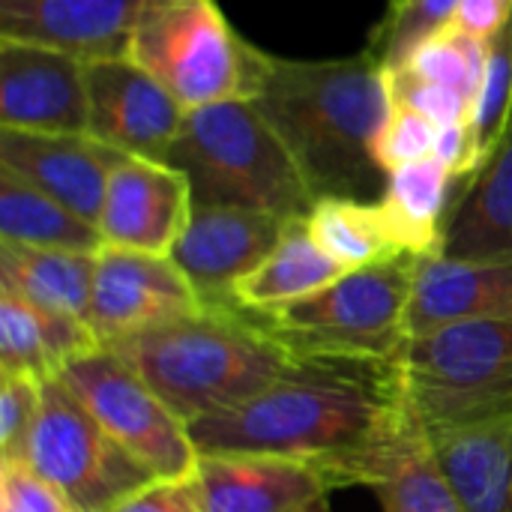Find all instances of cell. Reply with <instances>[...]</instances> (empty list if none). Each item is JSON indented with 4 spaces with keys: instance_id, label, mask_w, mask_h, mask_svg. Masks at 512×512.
Instances as JSON below:
<instances>
[{
    "instance_id": "cell-1",
    "label": "cell",
    "mask_w": 512,
    "mask_h": 512,
    "mask_svg": "<svg viewBox=\"0 0 512 512\" xmlns=\"http://www.w3.org/2000/svg\"><path fill=\"white\" fill-rule=\"evenodd\" d=\"M411 423L396 360L315 357L189 432L198 456H282L315 468L330 489H372Z\"/></svg>"
},
{
    "instance_id": "cell-2",
    "label": "cell",
    "mask_w": 512,
    "mask_h": 512,
    "mask_svg": "<svg viewBox=\"0 0 512 512\" xmlns=\"http://www.w3.org/2000/svg\"><path fill=\"white\" fill-rule=\"evenodd\" d=\"M252 102L288 147L315 201H381L390 174L375 162V141L393 102L372 54L321 63L270 57L267 81Z\"/></svg>"
},
{
    "instance_id": "cell-3",
    "label": "cell",
    "mask_w": 512,
    "mask_h": 512,
    "mask_svg": "<svg viewBox=\"0 0 512 512\" xmlns=\"http://www.w3.org/2000/svg\"><path fill=\"white\" fill-rule=\"evenodd\" d=\"M105 348L123 357L186 423L246 402L297 363L255 312L231 303H207Z\"/></svg>"
},
{
    "instance_id": "cell-4",
    "label": "cell",
    "mask_w": 512,
    "mask_h": 512,
    "mask_svg": "<svg viewBox=\"0 0 512 512\" xmlns=\"http://www.w3.org/2000/svg\"><path fill=\"white\" fill-rule=\"evenodd\" d=\"M186 174L195 207H243L279 219L309 216L315 198L255 102L189 111L162 159Z\"/></svg>"
},
{
    "instance_id": "cell-5",
    "label": "cell",
    "mask_w": 512,
    "mask_h": 512,
    "mask_svg": "<svg viewBox=\"0 0 512 512\" xmlns=\"http://www.w3.org/2000/svg\"><path fill=\"white\" fill-rule=\"evenodd\" d=\"M408 411L426 435L512 417V321H456L408 336Z\"/></svg>"
},
{
    "instance_id": "cell-6",
    "label": "cell",
    "mask_w": 512,
    "mask_h": 512,
    "mask_svg": "<svg viewBox=\"0 0 512 512\" xmlns=\"http://www.w3.org/2000/svg\"><path fill=\"white\" fill-rule=\"evenodd\" d=\"M417 255L351 270L324 291L255 312L294 360H399L408 342V300Z\"/></svg>"
},
{
    "instance_id": "cell-7",
    "label": "cell",
    "mask_w": 512,
    "mask_h": 512,
    "mask_svg": "<svg viewBox=\"0 0 512 512\" xmlns=\"http://www.w3.org/2000/svg\"><path fill=\"white\" fill-rule=\"evenodd\" d=\"M129 60L147 69L180 108L252 102L270 57L243 42L213 0H159L135 27Z\"/></svg>"
},
{
    "instance_id": "cell-8",
    "label": "cell",
    "mask_w": 512,
    "mask_h": 512,
    "mask_svg": "<svg viewBox=\"0 0 512 512\" xmlns=\"http://www.w3.org/2000/svg\"><path fill=\"white\" fill-rule=\"evenodd\" d=\"M24 459L78 512H111L159 480L93 420L60 378L42 381V405Z\"/></svg>"
},
{
    "instance_id": "cell-9",
    "label": "cell",
    "mask_w": 512,
    "mask_h": 512,
    "mask_svg": "<svg viewBox=\"0 0 512 512\" xmlns=\"http://www.w3.org/2000/svg\"><path fill=\"white\" fill-rule=\"evenodd\" d=\"M54 378L93 420L159 480H186L198 468L189 423L111 348L69 360Z\"/></svg>"
},
{
    "instance_id": "cell-10",
    "label": "cell",
    "mask_w": 512,
    "mask_h": 512,
    "mask_svg": "<svg viewBox=\"0 0 512 512\" xmlns=\"http://www.w3.org/2000/svg\"><path fill=\"white\" fill-rule=\"evenodd\" d=\"M204 306V297L171 258L120 246L99 249L87 324L102 345L192 315Z\"/></svg>"
},
{
    "instance_id": "cell-11",
    "label": "cell",
    "mask_w": 512,
    "mask_h": 512,
    "mask_svg": "<svg viewBox=\"0 0 512 512\" xmlns=\"http://www.w3.org/2000/svg\"><path fill=\"white\" fill-rule=\"evenodd\" d=\"M87 102L90 138L156 162L165 159L186 120L180 102L129 57L87 63Z\"/></svg>"
},
{
    "instance_id": "cell-12",
    "label": "cell",
    "mask_w": 512,
    "mask_h": 512,
    "mask_svg": "<svg viewBox=\"0 0 512 512\" xmlns=\"http://www.w3.org/2000/svg\"><path fill=\"white\" fill-rule=\"evenodd\" d=\"M0 123L45 135H87V63L30 42L0 39Z\"/></svg>"
},
{
    "instance_id": "cell-13",
    "label": "cell",
    "mask_w": 512,
    "mask_h": 512,
    "mask_svg": "<svg viewBox=\"0 0 512 512\" xmlns=\"http://www.w3.org/2000/svg\"><path fill=\"white\" fill-rule=\"evenodd\" d=\"M192 186L183 171L126 156L105 189L99 234L105 246L171 258L192 216Z\"/></svg>"
},
{
    "instance_id": "cell-14",
    "label": "cell",
    "mask_w": 512,
    "mask_h": 512,
    "mask_svg": "<svg viewBox=\"0 0 512 512\" xmlns=\"http://www.w3.org/2000/svg\"><path fill=\"white\" fill-rule=\"evenodd\" d=\"M288 219L243 207H192L171 261L186 273L204 303H231L234 288L279 243Z\"/></svg>"
},
{
    "instance_id": "cell-15",
    "label": "cell",
    "mask_w": 512,
    "mask_h": 512,
    "mask_svg": "<svg viewBox=\"0 0 512 512\" xmlns=\"http://www.w3.org/2000/svg\"><path fill=\"white\" fill-rule=\"evenodd\" d=\"M159 0H0V39L72 54L84 63L129 57L138 21Z\"/></svg>"
},
{
    "instance_id": "cell-16",
    "label": "cell",
    "mask_w": 512,
    "mask_h": 512,
    "mask_svg": "<svg viewBox=\"0 0 512 512\" xmlns=\"http://www.w3.org/2000/svg\"><path fill=\"white\" fill-rule=\"evenodd\" d=\"M123 159L126 153L90 135L0 129V168L18 174L96 228L108 180Z\"/></svg>"
},
{
    "instance_id": "cell-17",
    "label": "cell",
    "mask_w": 512,
    "mask_h": 512,
    "mask_svg": "<svg viewBox=\"0 0 512 512\" xmlns=\"http://www.w3.org/2000/svg\"><path fill=\"white\" fill-rule=\"evenodd\" d=\"M192 477L204 512H333L327 480L282 456L210 453Z\"/></svg>"
},
{
    "instance_id": "cell-18",
    "label": "cell",
    "mask_w": 512,
    "mask_h": 512,
    "mask_svg": "<svg viewBox=\"0 0 512 512\" xmlns=\"http://www.w3.org/2000/svg\"><path fill=\"white\" fill-rule=\"evenodd\" d=\"M456 321H512V261L417 258L408 336Z\"/></svg>"
},
{
    "instance_id": "cell-19",
    "label": "cell",
    "mask_w": 512,
    "mask_h": 512,
    "mask_svg": "<svg viewBox=\"0 0 512 512\" xmlns=\"http://www.w3.org/2000/svg\"><path fill=\"white\" fill-rule=\"evenodd\" d=\"M438 255L512 261V129L453 198Z\"/></svg>"
},
{
    "instance_id": "cell-20",
    "label": "cell",
    "mask_w": 512,
    "mask_h": 512,
    "mask_svg": "<svg viewBox=\"0 0 512 512\" xmlns=\"http://www.w3.org/2000/svg\"><path fill=\"white\" fill-rule=\"evenodd\" d=\"M426 438L465 512H512V417Z\"/></svg>"
},
{
    "instance_id": "cell-21",
    "label": "cell",
    "mask_w": 512,
    "mask_h": 512,
    "mask_svg": "<svg viewBox=\"0 0 512 512\" xmlns=\"http://www.w3.org/2000/svg\"><path fill=\"white\" fill-rule=\"evenodd\" d=\"M99 252L36 249L0 240V288L54 315L87 321Z\"/></svg>"
},
{
    "instance_id": "cell-22",
    "label": "cell",
    "mask_w": 512,
    "mask_h": 512,
    "mask_svg": "<svg viewBox=\"0 0 512 512\" xmlns=\"http://www.w3.org/2000/svg\"><path fill=\"white\" fill-rule=\"evenodd\" d=\"M348 270H342L309 234L306 216L288 219L279 243L273 252L234 288V300L240 309L249 312H267L279 309L297 300H306L336 279H342Z\"/></svg>"
},
{
    "instance_id": "cell-23",
    "label": "cell",
    "mask_w": 512,
    "mask_h": 512,
    "mask_svg": "<svg viewBox=\"0 0 512 512\" xmlns=\"http://www.w3.org/2000/svg\"><path fill=\"white\" fill-rule=\"evenodd\" d=\"M453 183V171L435 156L411 162L387 177L378 210L402 255L420 258L441 252Z\"/></svg>"
},
{
    "instance_id": "cell-24",
    "label": "cell",
    "mask_w": 512,
    "mask_h": 512,
    "mask_svg": "<svg viewBox=\"0 0 512 512\" xmlns=\"http://www.w3.org/2000/svg\"><path fill=\"white\" fill-rule=\"evenodd\" d=\"M0 240L69 252H99L105 246L96 225L6 168H0Z\"/></svg>"
},
{
    "instance_id": "cell-25",
    "label": "cell",
    "mask_w": 512,
    "mask_h": 512,
    "mask_svg": "<svg viewBox=\"0 0 512 512\" xmlns=\"http://www.w3.org/2000/svg\"><path fill=\"white\" fill-rule=\"evenodd\" d=\"M381 512H465L426 432L411 423L372 486Z\"/></svg>"
},
{
    "instance_id": "cell-26",
    "label": "cell",
    "mask_w": 512,
    "mask_h": 512,
    "mask_svg": "<svg viewBox=\"0 0 512 512\" xmlns=\"http://www.w3.org/2000/svg\"><path fill=\"white\" fill-rule=\"evenodd\" d=\"M306 225L315 243L348 273L402 258L381 219L378 201L369 204L354 198H321L309 210Z\"/></svg>"
},
{
    "instance_id": "cell-27",
    "label": "cell",
    "mask_w": 512,
    "mask_h": 512,
    "mask_svg": "<svg viewBox=\"0 0 512 512\" xmlns=\"http://www.w3.org/2000/svg\"><path fill=\"white\" fill-rule=\"evenodd\" d=\"M468 126L477 147V159L483 165L495 153V147L507 138L512 126V18L498 36L489 39L486 69Z\"/></svg>"
},
{
    "instance_id": "cell-28",
    "label": "cell",
    "mask_w": 512,
    "mask_h": 512,
    "mask_svg": "<svg viewBox=\"0 0 512 512\" xmlns=\"http://www.w3.org/2000/svg\"><path fill=\"white\" fill-rule=\"evenodd\" d=\"M486 54H489V42H480L456 27H444L441 33H432L429 39H423L405 57L402 66L411 69L414 75L444 84L474 102L480 81H483Z\"/></svg>"
},
{
    "instance_id": "cell-29",
    "label": "cell",
    "mask_w": 512,
    "mask_h": 512,
    "mask_svg": "<svg viewBox=\"0 0 512 512\" xmlns=\"http://www.w3.org/2000/svg\"><path fill=\"white\" fill-rule=\"evenodd\" d=\"M459 3L462 0H393L390 18L375 33L369 54L381 63V69L402 66L423 39L453 24Z\"/></svg>"
},
{
    "instance_id": "cell-30",
    "label": "cell",
    "mask_w": 512,
    "mask_h": 512,
    "mask_svg": "<svg viewBox=\"0 0 512 512\" xmlns=\"http://www.w3.org/2000/svg\"><path fill=\"white\" fill-rule=\"evenodd\" d=\"M384 81H387L390 102H393L396 108L414 111V114L432 120V123L441 126V129H444V126L471 123L474 102L465 99L462 93L444 87V84L426 81V78L414 75V72L405 69V66H390V69H384Z\"/></svg>"
},
{
    "instance_id": "cell-31",
    "label": "cell",
    "mask_w": 512,
    "mask_h": 512,
    "mask_svg": "<svg viewBox=\"0 0 512 512\" xmlns=\"http://www.w3.org/2000/svg\"><path fill=\"white\" fill-rule=\"evenodd\" d=\"M438 135H441V126H435L432 120H426L414 111L393 105V111L375 141V162L381 165L384 174H393L411 162L429 159V156H435Z\"/></svg>"
},
{
    "instance_id": "cell-32",
    "label": "cell",
    "mask_w": 512,
    "mask_h": 512,
    "mask_svg": "<svg viewBox=\"0 0 512 512\" xmlns=\"http://www.w3.org/2000/svg\"><path fill=\"white\" fill-rule=\"evenodd\" d=\"M42 405V381L0 375V459H24Z\"/></svg>"
},
{
    "instance_id": "cell-33",
    "label": "cell",
    "mask_w": 512,
    "mask_h": 512,
    "mask_svg": "<svg viewBox=\"0 0 512 512\" xmlns=\"http://www.w3.org/2000/svg\"><path fill=\"white\" fill-rule=\"evenodd\" d=\"M0 512H78L27 459H0Z\"/></svg>"
},
{
    "instance_id": "cell-34",
    "label": "cell",
    "mask_w": 512,
    "mask_h": 512,
    "mask_svg": "<svg viewBox=\"0 0 512 512\" xmlns=\"http://www.w3.org/2000/svg\"><path fill=\"white\" fill-rule=\"evenodd\" d=\"M111 512H204L195 477L186 480H156Z\"/></svg>"
},
{
    "instance_id": "cell-35",
    "label": "cell",
    "mask_w": 512,
    "mask_h": 512,
    "mask_svg": "<svg viewBox=\"0 0 512 512\" xmlns=\"http://www.w3.org/2000/svg\"><path fill=\"white\" fill-rule=\"evenodd\" d=\"M501 3H507V6H512V0H501Z\"/></svg>"
},
{
    "instance_id": "cell-36",
    "label": "cell",
    "mask_w": 512,
    "mask_h": 512,
    "mask_svg": "<svg viewBox=\"0 0 512 512\" xmlns=\"http://www.w3.org/2000/svg\"><path fill=\"white\" fill-rule=\"evenodd\" d=\"M510 129H512V126H510Z\"/></svg>"
}]
</instances>
